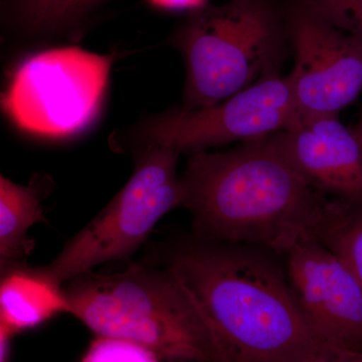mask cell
Instances as JSON below:
<instances>
[{"mask_svg": "<svg viewBox=\"0 0 362 362\" xmlns=\"http://www.w3.org/2000/svg\"><path fill=\"white\" fill-rule=\"evenodd\" d=\"M11 330L0 326V362H9L11 358V340L14 337Z\"/></svg>", "mask_w": 362, "mask_h": 362, "instance_id": "d6986e66", "label": "cell"}, {"mask_svg": "<svg viewBox=\"0 0 362 362\" xmlns=\"http://www.w3.org/2000/svg\"><path fill=\"white\" fill-rule=\"evenodd\" d=\"M267 140L317 192L362 206V144L338 116L298 122Z\"/></svg>", "mask_w": 362, "mask_h": 362, "instance_id": "30bf717a", "label": "cell"}, {"mask_svg": "<svg viewBox=\"0 0 362 362\" xmlns=\"http://www.w3.org/2000/svg\"><path fill=\"white\" fill-rule=\"evenodd\" d=\"M80 362H163L152 350L130 341L110 337H96Z\"/></svg>", "mask_w": 362, "mask_h": 362, "instance_id": "2e32d148", "label": "cell"}, {"mask_svg": "<svg viewBox=\"0 0 362 362\" xmlns=\"http://www.w3.org/2000/svg\"><path fill=\"white\" fill-rule=\"evenodd\" d=\"M69 312L96 337L138 343L163 362H218L211 325L170 269L92 271L64 286Z\"/></svg>", "mask_w": 362, "mask_h": 362, "instance_id": "3957f363", "label": "cell"}, {"mask_svg": "<svg viewBox=\"0 0 362 362\" xmlns=\"http://www.w3.org/2000/svg\"><path fill=\"white\" fill-rule=\"evenodd\" d=\"M113 64L111 54L78 47L28 57L9 78L2 109L30 134L64 139L80 134L99 116Z\"/></svg>", "mask_w": 362, "mask_h": 362, "instance_id": "5b68a950", "label": "cell"}, {"mask_svg": "<svg viewBox=\"0 0 362 362\" xmlns=\"http://www.w3.org/2000/svg\"><path fill=\"white\" fill-rule=\"evenodd\" d=\"M351 130L354 134L356 136L357 139H358L359 142L362 144V115L361 118H359L358 122L351 128Z\"/></svg>", "mask_w": 362, "mask_h": 362, "instance_id": "ffe728a7", "label": "cell"}, {"mask_svg": "<svg viewBox=\"0 0 362 362\" xmlns=\"http://www.w3.org/2000/svg\"><path fill=\"white\" fill-rule=\"evenodd\" d=\"M291 40L296 123L338 116L362 90L361 45L303 6L293 16Z\"/></svg>", "mask_w": 362, "mask_h": 362, "instance_id": "ba28073f", "label": "cell"}, {"mask_svg": "<svg viewBox=\"0 0 362 362\" xmlns=\"http://www.w3.org/2000/svg\"><path fill=\"white\" fill-rule=\"evenodd\" d=\"M297 122L290 76L272 74L221 103L173 109L143 125V144L156 143L182 153L233 142L264 139Z\"/></svg>", "mask_w": 362, "mask_h": 362, "instance_id": "52a82bcc", "label": "cell"}, {"mask_svg": "<svg viewBox=\"0 0 362 362\" xmlns=\"http://www.w3.org/2000/svg\"><path fill=\"white\" fill-rule=\"evenodd\" d=\"M68 312L64 285L47 266L1 269L0 326L16 335Z\"/></svg>", "mask_w": 362, "mask_h": 362, "instance_id": "8fae6325", "label": "cell"}, {"mask_svg": "<svg viewBox=\"0 0 362 362\" xmlns=\"http://www.w3.org/2000/svg\"><path fill=\"white\" fill-rule=\"evenodd\" d=\"M194 237L287 254L316 239L335 199L317 192L267 138L194 152L180 177Z\"/></svg>", "mask_w": 362, "mask_h": 362, "instance_id": "7a4b0ae2", "label": "cell"}, {"mask_svg": "<svg viewBox=\"0 0 362 362\" xmlns=\"http://www.w3.org/2000/svg\"><path fill=\"white\" fill-rule=\"evenodd\" d=\"M187 69L185 110L221 103L277 73L280 32L262 0H233L197 9L176 35Z\"/></svg>", "mask_w": 362, "mask_h": 362, "instance_id": "277c9868", "label": "cell"}, {"mask_svg": "<svg viewBox=\"0 0 362 362\" xmlns=\"http://www.w3.org/2000/svg\"><path fill=\"white\" fill-rule=\"evenodd\" d=\"M311 362H362V354L341 347H335L325 356Z\"/></svg>", "mask_w": 362, "mask_h": 362, "instance_id": "e0dca14e", "label": "cell"}, {"mask_svg": "<svg viewBox=\"0 0 362 362\" xmlns=\"http://www.w3.org/2000/svg\"><path fill=\"white\" fill-rule=\"evenodd\" d=\"M47 190L45 177L37 175L30 185H21L0 178V265H26V258L33 249L28 230L35 223L45 221L42 201Z\"/></svg>", "mask_w": 362, "mask_h": 362, "instance_id": "7c38bea8", "label": "cell"}, {"mask_svg": "<svg viewBox=\"0 0 362 362\" xmlns=\"http://www.w3.org/2000/svg\"><path fill=\"white\" fill-rule=\"evenodd\" d=\"M284 255L192 237L166 256L209 320L218 362H311L337 345L312 326Z\"/></svg>", "mask_w": 362, "mask_h": 362, "instance_id": "6da1fadb", "label": "cell"}, {"mask_svg": "<svg viewBox=\"0 0 362 362\" xmlns=\"http://www.w3.org/2000/svg\"><path fill=\"white\" fill-rule=\"evenodd\" d=\"M180 152L146 143L134 173L103 211L47 267L61 284L108 262L129 258L164 214L181 206Z\"/></svg>", "mask_w": 362, "mask_h": 362, "instance_id": "8992f818", "label": "cell"}, {"mask_svg": "<svg viewBox=\"0 0 362 362\" xmlns=\"http://www.w3.org/2000/svg\"><path fill=\"white\" fill-rule=\"evenodd\" d=\"M156 6L165 9H199L206 0H149Z\"/></svg>", "mask_w": 362, "mask_h": 362, "instance_id": "ac0fdd59", "label": "cell"}, {"mask_svg": "<svg viewBox=\"0 0 362 362\" xmlns=\"http://www.w3.org/2000/svg\"><path fill=\"white\" fill-rule=\"evenodd\" d=\"M316 239L345 262L362 288V206L335 199Z\"/></svg>", "mask_w": 362, "mask_h": 362, "instance_id": "4fadbf2b", "label": "cell"}, {"mask_svg": "<svg viewBox=\"0 0 362 362\" xmlns=\"http://www.w3.org/2000/svg\"><path fill=\"white\" fill-rule=\"evenodd\" d=\"M302 6L328 21L362 47V0H301Z\"/></svg>", "mask_w": 362, "mask_h": 362, "instance_id": "9a60e30c", "label": "cell"}, {"mask_svg": "<svg viewBox=\"0 0 362 362\" xmlns=\"http://www.w3.org/2000/svg\"><path fill=\"white\" fill-rule=\"evenodd\" d=\"M286 269L305 315L328 342L362 354V288L340 257L317 239L285 255Z\"/></svg>", "mask_w": 362, "mask_h": 362, "instance_id": "9c48e42d", "label": "cell"}, {"mask_svg": "<svg viewBox=\"0 0 362 362\" xmlns=\"http://www.w3.org/2000/svg\"><path fill=\"white\" fill-rule=\"evenodd\" d=\"M100 0H13L21 25L33 32H56L76 23Z\"/></svg>", "mask_w": 362, "mask_h": 362, "instance_id": "5bb4252c", "label": "cell"}]
</instances>
